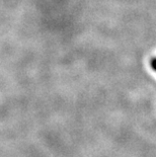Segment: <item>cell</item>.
I'll use <instances>...</instances> for the list:
<instances>
[{
    "label": "cell",
    "mask_w": 156,
    "mask_h": 157,
    "mask_svg": "<svg viewBox=\"0 0 156 157\" xmlns=\"http://www.w3.org/2000/svg\"><path fill=\"white\" fill-rule=\"evenodd\" d=\"M150 65H151V68L153 69L154 71H156V58H153V59L151 60Z\"/></svg>",
    "instance_id": "6da1fadb"
}]
</instances>
